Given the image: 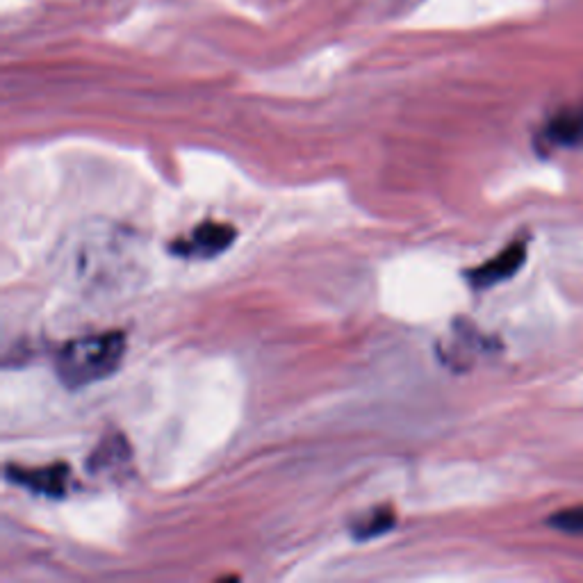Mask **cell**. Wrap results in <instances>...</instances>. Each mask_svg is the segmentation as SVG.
<instances>
[{
  "mask_svg": "<svg viewBox=\"0 0 583 583\" xmlns=\"http://www.w3.org/2000/svg\"><path fill=\"white\" fill-rule=\"evenodd\" d=\"M549 524H552L556 531L579 536V533H583V506L565 508V511L549 517Z\"/></svg>",
  "mask_w": 583,
  "mask_h": 583,
  "instance_id": "ba28073f",
  "label": "cell"
},
{
  "mask_svg": "<svg viewBox=\"0 0 583 583\" xmlns=\"http://www.w3.org/2000/svg\"><path fill=\"white\" fill-rule=\"evenodd\" d=\"M394 524V513L390 508H376L365 517H360V520L353 524L351 531H353V538L356 540H369V538H376L381 536V533H388Z\"/></svg>",
  "mask_w": 583,
  "mask_h": 583,
  "instance_id": "52a82bcc",
  "label": "cell"
},
{
  "mask_svg": "<svg viewBox=\"0 0 583 583\" xmlns=\"http://www.w3.org/2000/svg\"><path fill=\"white\" fill-rule=\"evenodd\" d=\"M5 479L16 483V486L35 492V495L64 497V492H67V483H69V467L57 463V465L28 470V467L7 465Z\"/></svg>",
  "mask_w": 583,
  "mask_h": 583,
  "instance_id": "277c9868",
  "label": "cell"
},
{
  "mask_svg": "<svg viewBox=\"0 0 583 583\" xmlns=\"http://www.w3.org/2000/svg\"><path fill=\"white\" fill-rule=\"evenodd\" d=\"M235 228L219 221H205L199 228H194L190 237H180L169 246L171 253L180 258H215L226 249H231L235 242Z\"/></svg>",
  "mask_w": 583,
  "mask_h": 583,
  "instance_id": "3957f363",
  "label": "cell"
},
{
  "mask_svg": "<svg viewBox=\"0 0 583 583\" xmlns=\"http://www.w3.org/2000/svg\"><path fill=\"white\" fill-rule=\"evenodd\" d=\"M130 458V449L126 445V440L121 438V435H112V438H105L98 449L89 458L87 467L94 472H101V470H112L117 463H123Z\"/></svg>",
  "mask_w": 583,
  "mask_h": 583,
  "instance_id": "8992f818",
  "label": "cell"
},
{
  "mask_svg": "<svg viewBox=\"0 0 583 583\" xmlns=\"http://www.w3.org/2000/svg\"><path fill=\"white\" fill-rule=\"evenodd\" d=\"M123 353H126V333L108 331L85 335L62 344L55 356V372L67 388H82L117 372Z\"/></svg>",
  "mask_w": 583,
  "mask_h": 583,
  "instance_id": "6da1fadb",
  "label": "cell"
},
{
  "mask_svg": "<svg viewBox=\"0 0 583 583\" xmlns=\"http://www.w3.org/2000/svg\"><path fill=\"white\" fill-rule=\"evenodd\" d=\"M545 139L558 149H572L583 144V110H568L556 114L547 123Z\"/></svg>",
  "mask_w": 583,
  "mask_h": 583,
  "instance_id": "5b68a950",
  "label": "cell"
},
{
  "mask_svg": "<svg viewBox=\"0 0 583 583\" xmlns=\"http://www.w3.org/2000/svg\"><path fill=\"white\" fill-rule=\"evenodd\" d=\"M527 253H529L527 237H520V240L511 242L506 249L499 251L495 258H490L483 262V265L470 269V272L465 274L467 283L472 285V290L479 292L490 290V287L504 283L520 272L524 262H527Z\"/></svg>",
  "mask_w": 583,
  "mask_h": 583,
  "instance_id": "7a4b0ae2",
  "label": "cell"
}]
</instances>
